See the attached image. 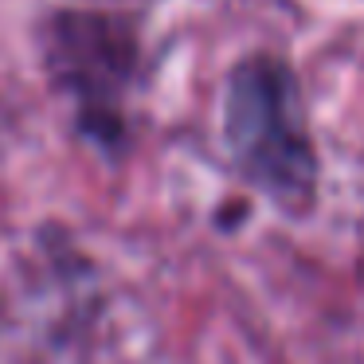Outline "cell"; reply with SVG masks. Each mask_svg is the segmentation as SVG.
I'll list each match as a JSON object with an SVG mask.
<instances>
[{
  "label": "cell",
  "instance_id": "obj_1",
  "mask_svg": "<svg viewBox=\"0 0 364 364\" xmlns=\"http://www.w3.org/2000/svg\"><path fill=\"white\" fill-rule=\"evenodd\" d=\"M228 145L243 173L282 208L309 204L317 184L314 145L301 118L298 87L278 59H247L235 67L223 102Z\"/></svg>",
  "mask_w": 364,
  "mask_h": 364
}]
</instances>
